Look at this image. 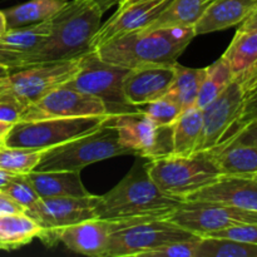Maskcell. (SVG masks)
<instances>
[{
    "instance_id": "cell-1",
    "label": "cell",
    "mask_w": 257,
    "mask_h": 257,
    "mask_svg": "<svg viewBox=\"0 0 257 257\" xmlns=\"http://www.w3.org/2000/svg\"><path fill=\"white\" fill-rule=\"evenodd\" d=\"M118 0H68L52 18L49 37L39 48L17 58L13 72L40 63L72 59L88 53L105 10Z\"/></svg>"
},
{
    "instance_id": "cell-2",
    "label": "cell",
    "mask_w": 257,
    "mask_h": 257,
    "mask_svg": "<svg viewBox=\"0 0 257 257\" xmlns=\"http://www.w3.org/2000/svg\"><path fill=\"white\" fill-rule=\"evenodd\" d=\"M195 37L193 28L190 27L138 30L92 50L104 62L125 69L172 65Z\"/></svg>"
},
{
    "instance_id": "cell-3",
    "label": "cell",
    "mask_w": 257,
    "mask_h": 257,
    "mask_svg": "<svg viewBox=\"0 0 257 257\" xmlns=\"http://www.w3.org/2000/svg\"><path fill=\"white\" fill-rule=\"evenodd\" d=\"M182 200L166 195L155 185L142 157L118 185L98 196L95 218L105 221L167 217Z\"/></svg>"
},
{
    "instance_id": "cell-4",
    "label": "cell",
    "mask_w": 257,
    "mask_h": 257,
    "mask_svg": "<svg viewBox=\"0 0 257 257\" xmlns=\"http://www.w3.org/2000/svg\"><path fill=\"white\" fill-rule=\"evenodd\" d=\"M112 118V117H110ZM110 118L97 131L47 148L34 171H82L95 162L123 155H135L120 143Z\"/></svg>"
},
{
    "instance_id": "cell-5",
    "label": "cell",
    "mask_w": 257,
    "mask_h": 257,
    "mask_svg": "<svg viewBox=\"0 0 257 257\" xmlns=\"http://www.w3.org/2000/svg\"><path fill=\"white\" fill-rule=\"evenodd\" d=\"M146 170L162 192L182 201L221 176L208 151H198L190 156L168 155L147 160Z\"/></svg>"
},
{
    "instance_id": "cell-6",
    "label": "cell",
    "mask_w": 257,
    "mask_h": 257,
    "mask_svg": "<svg viewBox=\"0 0 257 257\" xmlns=\"http://www.w3.org/2000/svg\"><path fill=\"white\" fill-rule=\"evenodd\" d=\"M109 226L107 257L145 256L163 245L197 236L166 217L109 221Z\"/></svg>"
},
{
    "instance_id": "cell-7",
    "label": "cell",
    "mask_w": 257,
    "mask_h": 257,
    "mask_svg": "<svg viewBox=\"0 0 257 257\" xmlns=\"http://www.w3.org/2000/svg\"><path fill=\"white\" fill-rule=\"evenodd\" d=\"M112 115L19 120L12 125L3 141V146L28 150H47L94 132Z\"/></svg>"
},
{
    "instance_id": "cell-8",
    "label": "cell",
    "mask_w": 257,
    "mask_h": 257,
    "mask_svg": "<svg viewBox=\"0 0 257 257\" xmlns=\"http://www.w3.org/2000/svg\"><path fill=\"white\" fill-rule=\"evenodd\" d=\"M128 69L104 62L94 50H89L82 58L77 74L65 85L83 93L100 98L110 114L136 110L128 104L123 93V79Z\"/></svg>"
},
{
    "instance_id": "cell-9",
    "label": "cell",
    "mask_w": 257,
    "mask_h": 257,
    "mask_svg": "<svg viewBox=\"0 0 257 257\" xmlns=\"http://www.w3.org/2000/svg\"><path fill=\"white\" fill-rule=\"evenodd\" d=\"M83 55L14 70L0 85V89L10 90L25 104H30L54 88L69 82L79 70Z\"/></svg>"
},
{
    "instance_id": "cell-10",
    "label": "cell",
    "mask_w": 257,
    "mask_h": 257,
    "mask_svg": "<svg viewBox=\"0 0 257 257\" xmlns=\"http://www.w3.org/2000/svg\"><path fill=\"white\" fill-rule=\"evenodd\" d=\"M166 218L197 236L257 223V211L211 202H181Z\"/></svg>"
},
{
    "instance_id": "cell-11",
    "label": "cell",
    "mask_w": 257,
    "mask_h": 257,
    "mask_svg": "<svg viewBox=\"0 0 257 257\" xmlns=\"http://www.w3.org/2000/svg\"><path fill=\"white\" fill-rule=\"evenodd\" d=\"M110 124L117 131L120 143L137 157L153 160L172 155V125L158 127L137 109L113 114Z\"/></svg>"
},
{
    "instance_id": "cell-12",
    "label": "cell",
    "mask_w": 257,
    "mask_h": 257,
    "mask_svg": "<svg viewBox=\"0 0 257 257\" xmlns=\"http://www.w3.org/2000/svg\"><path fill=\"white\" fill-rule=\"evenodd\" d=\"M110 114L100 98L63 84L25 107L20 120Z\"/></svg>"
},
{
    "instance_id": "cell-13",
    "label": "cell",
    "mask_w": 257,
    "mask_h": 257,
    "mask_svg": "<svg viewBox=\"0 0 257 257\" xmlns=\"http://www.w3.org/2000/svg\"><path fill=\"white\" fill-rule=\"evenodd\" d=\"M243 102L242 83L233 77L227 87L202 109L203 130L200 151H210L222 142L236 118Z\"/></svg>"
},
{
    "instance_id": "cell-14",
    "label": "cell",
    "mask_w": 257,
    "mask_h": 257,
    "mask_svg": "<svg viewBox=\"0 0 257 257\" xmlns=\"http://www.w3.org/2000/svg\"><path fill=\"white\" fill-rule=\"evenodd\" d=\"M97 201L98 196L94 195L84 197L40 198L37 205L25 211V213L42 227L43 235L55 228L95 218Z\"/></svg>"
},
{
    "instance_id": "cell-15",
    "label": "cell",
    "mask_w": 257,
    "mask_h": 257,
    "mask_svg": "<svg viewBox=\"0 0 257 257\" xmlns=\"http://www.w3.org/2000/svg\"><path fill=\"white\" fill-rule=\"evenodd\" d=\"M109 221L92 218L65 227L55 228L40 236V240L53 246L60 242L70 251L92 257H107L109 242Z\"/></svg>"
},
{
    "instance_id": "cell-16",
    "label": "cell",
    "mask_w": 257,
    "mask_h": 257,
    "mask_svg": "<svg viewBox=\"0 0 257 257\" xmlns=\"http://www.w3.org/2000/svg\"><path fill=\"white\" fill-rule=\"evenodd\" d=\"M186 202H211L257 211V180L251 176L221 175L185 198Z\"/></svg>"
},
{
    "instance_id": "cell-17",
    "label": "cell",
    "mask_w": 257,
    "mask_h": 257,
    "mask_svg": "<svg viewBox=\"0 0 257 257\" xmlns=\"http://www.w3.org/2000/svg\"><path fill=\"white\" fill-rule=\"evenodd\" d=\"M168 3L170 0H151L127 7H118L117 12L104 24L100 25L95 33L90 43V49H95L109 40L142 30L165 9Z\"/></svg>"
},
{
    "instance_id": "cell-18",
    "label": "cell",
    "mask_w": 257,
    "mask_h": 257,
    "mask_svg": "<svg viewBox=\"0 0 257 257\" xmlns=\"http://www.w3.org/2000/svg\"><path fill=\"white\" fill-rule=\"evenodd\" d=\"M173 78V64L128 69L123 79V93L125 100L128 104L138 107L160 99L168 93Z\"/></svg>"
},
{
    "instance_id": "cell-19",
    "label": "cell",
    "mask_w": 257,
    "mask_h": 257,
    "mask_svg": "<svg viewBox=\"0 0 257 257\" xmlns=\"http://www.w3.org/2000/svg\"><path fill=\"white\" fill-rule=\"evenodd\" d=\"M257 9V0H212L193 27L195 35L240 25Z\"/></svg>"
},
{
    "instance_id": "cell-20",
    "label": "cell",
    "mask_w": 257,
    "mask_h": 257,
    "mask_svg": "<svg viewBox=\"0 0 257 257\" xmlns=\"http://www.w3.org/2000/svg\"><path fill=\"white\" fill-rule=\"evenodd\" d=\"M53 19L27 27L8 29L0 35V64L13 70L18 57L33 52L45 42L52 32Z\"/></svg>"
},
{
    "instance_id": "cell-21",
    "label": "cell",
    "mask_w": 257,
    "mask_h": 257,
    "mask_svg": "<svg viewBox=\"0 0 257 257\" xmlns=\"http://www.w3.org/2000/svg\"><path fill=\"white\" fill-rule=\"evenodd\" d=\"M25 176L40 198L90 195L83 185L79 171H32Z\"/></svg>"
},
{
    "instance_id": "cell-22",
    "label": "cell",
    "mask_w": 257,
    "mask_h": 257,
    "mask_svg": "<svg viewBox=\"0 0 257 257\" xmlns=\"http://www.w3.org/2000/svg\"><path fill=\"white\" fill-rule=\"evenodd\" d=\"M208 152L212 156L221 175H257V146L232 143L220 146Z\"/></svg>"
},
{
    "instance_id": "cell-23",
    "label": "cell",
    "mask_w": 257,
    "mask_h": 257,
    "mask_svg": "<svg viewBox=\"0 0 257 257\" xmlns=\"http://www.w3.org/2000/svg\"><path fill=\"white\" fill-rule=\"evenodd\" d=\"M202 130V109L193 105L183 110L172 125V155L190 156L198 152Z\"/></svg>"
},
{
    "instance_id": "cell-24",
    "label": "cell",
    "mask_w": 257,
    "mask_h": 257,
    "mask_svg": "<svg viewBox=\"0 0 257 257\" xmlns=\"http://www.w3.org/2000/svg\"><path fill=\"white\" fill-rule=\"evenodd\" d=\"M210 3L211 0H170L165 9L142 30L176 27L193 28Z\"/></svg>"
},
{
    "instance_id": "cell-25",
    "label": "cell",
    "mask_w": 257,
    "mask_h": 257,
    "mask_svg": "<svg viewBox=\"0 0 257 257\" xmlns=\"http://www.w3.org/2000/svg\"><path fill=\"white\" fill-rule=\"evenodd\" d=\"M42 232V227L25 212L0 215V250H18Z\"/></svg>"
},
{
    "instance_id": "cell-26",
    "label": "cell",
    "mask_w": 257,
    "mask_h": 257,
    "mask_svg": "<svg viewBox=\"0 0 257 257\" xmlns=\"http://www.w3.org/2000/svg\"><path fill=\"white\" fill-rule=\"evenodd\" d=\"M68 0H29L23 4L3 10L7 30L45 22L54 17Z\"/></svg>"
},
{
    "instance_id": "cell-27",
    "label": "cell",
    "mask_w": 257,
    "mask_h": 257,
    "mask_svg": "<svg viewBox=\"0 0 257 257\" xmlns=\"http://www.w3.org/2000/svg\"><path fill=\"white\" fill-rule=\"evenodd\" d=\"M222 58L233 77L247 72L257 64V30L237 29Z\"/></svg>"
},
{
    "instance_id": "cell-28",
    "label": "cell",
    "mask_w": 257,
    "mask_h": 257,
    "mask_svg": "<svg viewBox=\"0 0 257 257\" xmlns=\"http://www.w3.org/2000/svg\"><path fill=\"white\" fill-rule=\"evenodd\" d=\"M173 68L175 78L167 94H170L185 110L196 105V99L205 78L206 68H188L178 63H175Z\"/></svg>"
},
{
    "instance_id": "cell-29",
    "label": "cell",
    "mask_w": 257,
    "mask_h": 257,
    "mask_svg": "<svg viewBox=\"0 0 257 257\" xmlns=\"http://www.w3.org/2000/svg\"><path fill=\"white\" fill-rule=\"evenodd\" d=\"M232 79V72L222 57L210 67H206L205 78H203L197 99H196V105L203 109L227 87V84Z\"/></svg>"
},
{
    "instance_id": "cell-30",
    "label": "cell",
    "mask_w": 257,
    "mask_h": 257,
    "mask_svg": "<svg viewBox=\"0 0 257 257\" xmlns=\"http://www.w3.org/2000/svg\"><path fill=\"white\" fill-rule=\"evenodd\" d=\"M238 79L242 83L243 88V102L242 107H241L238 117L236 118L235 123L232 127L228 130L226 136L223 137L222 142L227 141L232 135H235L238 130L243 127V125L248 124L251 122L257 120V64L253 65L251 69L247 72L242 73L240 75H236ZM220 143V145H221ZM218 145V146H220Z\"/></svg>"
},
{
    "instance_id": "cell-31",
    "label": "cell",
    "mask_w": 257,
    "mask_h": 257,
    "mask_svg": "<svg viewBox=\"0 0 257 257\" xmlns=\"http://www.w3.org/2000/svg\"><path fill=\"white\" fill-rule=\"evenodd\" d=\"M197 257H257V245L225 237L202 236Z\"/></svg>"
},
{
    "instance_id": "cell-32",
    "label": "cell",
    "mask_w": 257,
    "mask_h": 257,
    "mask_svg": "<svg viewBox=\"0 0 257 257\" xmlns=\"http://www.w3.org/2000/svg\"><path fill=\"white\" fill-rule=\"evenodd\" d=\"M43 151L0 146V170L14 175H28L37 168Z\"/></svg>"
},
{
    "instance_id": "cell-33",
    "label": "cell",
    "mask_w": 257,
    "mask_h": 257,
    "mask_svg": "<svg viewBox=\"0 0 257 257\" xmlns=\"http://www.w3.org/2000/svg\"><path fill=\"white\" fill-rule=\"evenodd\" d=\"M136 109L150 118L158 127L173 125V123L183 112L182 107L170 94L163 95L160 99L146 103L143 105H138L136 107Z\"/></svg>"
},
{
    "instance_id": "cell-34",
    "label": "cell",
    "mask_w": 257,
    "mask_h": 257,
    "mask_svg": "<svg viewBox=\"0 0 257 257\" xmlns=\"http://www.w3.org/2000/svg\"><path fill=\"white\" fill-rule=\"evenodd\" d=\"M3 191L22 207H24L25 211L37 205L38 201L40 200L39 195L35 192L25 175H15Z\"/></svg>"
},
{
    "instance_id": "cell-35",
    "label": "cell",
    "mask_w": 257,
    "mask_h": 257,
    "mask_svg": "<svg viewBox=\"0 0 257 257\" xmlns=\"http://www.w3.org/2000/svg\"><path fill=\"white\" fill-rule=\"evenodd\" d=\"M201 242V236L190 238V240L175 241L167 243L156 250L146 253L147 257H197L198 246Z\"/></svg>"
},
{
    "instance_id": "cell-36",
    "label": "cell",
    "mask_w": 257,
    "mask_h": 257,
    "mask_svg": "<svg viewBox=\"0 0 257 257\" xmlns=\"http://www.w3.org/2000/svg\"><path fill=\"white\" fill-rule=\"evenodd\" d=\"M25 104L14 93L7 89H0V120L8 123H17L22 119Z\"/></svg>"
},
{
    "instance_id": "cell-37",
    "label": "cell",
    "mask_w": 257,
    "mask_h": 257,
    "mask_svg": "<svg viewBox=\"0 0 257 257\" xmlns=\"http://www.w3.org/2000/svg\"><path fill=\"white\" fill-rule=\"evenodd\" d=\"M206 236L231 238V240H237L242 241V242L257 245V223H246V225L235 226V227L225 228V230L211 232ZM201 237H202V236H201Z\"/></svg>"
},
{
    "instance_id": "cell-38",
    "label": "cell",
    "mask_w": 257,
    "mask_h": 257,
    "mask_svg": "<svg viewBox=\"0 0 257 257\" xmlns=\"http://www.w3.org/2000/svg\"><path fill=\"white\" fill-rule=\"evenodd\" d=\"M232 143L257 146V120L243 125L241 130H238L235 135L231 136L227 141L221 143L220 146L232 145ZM220 146H217V147H220Z\"/></svg>"
},
{
    "instance_id": "cell-39",
    "label": "cell",
    "mask_w": 257,
    "mask_h": 257,
    "mask_svg": "<svg viewBox=\"0 0 257 257\" xmlns=\"http://www.w3.org/2000/svg\"><path fill=\"white\" fill-rule=\"evenodd\" d=\"M25 208L22 207L18 202H15L8 193L0 190V215H8V213H23Z\"/></svg>"
},
{
    "instance_id": "cell-40",
    "label": "cell",
    "mask_w": 257,
    "mask_h": 257,
    "mask_svg": "<svg viewBox=\"0 0 257 257\" xmlns=\"http://www.w3.org/2000/svg\"><path fill=\"white\" fill-rule=\"evenodd\" d=\"M241 30H257V9L243 23H241Z\"/></svg>"
},
{
    "instance_id": "cell-41",
    "label": "cell",
    "mask_w": 257,
    "mask_h": 257,
    "mask_svg": "<svg viewBox=\"0 0 257 257\" xmlns=\"http://www.w3.org/2000/svg\"><path fill=\"white\" fill-rule=\"evenodd\" d=\"M14 173L7 172L4 170H0V190H4L5 186L9 183V181L14 177Z\"/></svg>"
},
{
    "instance_id": "cell-42",
    "label": "cell",
    "mask_w": 257,
    "mask_h": 257,
    "mask_svg": "<svg viewBox=\"0 0 257 257\" xmlns=\"http://www.w3.org/2000/svg\"><path fill=\"white\" fill-rule=\"evenodd\" d=\"M13 123H8V122H3L0 120V146H3V141H4L5 136L8 135V132L12 128Z\"/></svg>"
},
{
    "instance_id": "cell-43",
    "label": "cell",
    "mask_w": 257,
    "mask_h": 257,
    "mask_svg": "<svg viewBox=\"0 0 257 257\" xmlns=\"http://www.w3.org/2000/svg\"><path fill=\"white\" fill-rule=\"evenodd\" d=\"M12 72L13 70L10 69L9 67H7V65H4V64H0V85H2L3 83L8 79V77H9L10 73Z\"/></svg>"
},
{
    "instance_id": "cell-44",
    "label": "cell",
    "mask_w": 257,
    "mask_h": 257,
    "mask_svg": "<svg viewBox=\"0 0 257 257\" xmlns=\"http://www.w3.org/2000/svg\"><path fill=\"white\" fill-rule=\"evenodd\" d=\"M5 32H7V20H5V15L3 10H0V35Z\"/></svg>"
},
{
    "instance_id": "cell-45",
    "label": "cell",
    "mask_w": 257,
    "mask_h": 257,
    "mask_svg": "<svg viewBox=\"0 0 257 257\" xmlns=\"http://www.w3.org/2000/svg\"><path fill=\"white\" fill-rule=\"evenodd\" d=\"M142 2H151V0H120L117 5L120 8V7H127V5L136 4V3H142Z\"/></svg>"
},
{
    "instance_id": "cell-46",
    "label": "cell",
    "mask_w": 257,
    "mask_h": 257,
    "mask_svg": "<svg viewBox=\"0 0 257 257\" xmlns=\"http://www.w3.org/2000/svg\"><path fill=\"white\" fill-rule=\"evenodd\" d=\"M251 177H253V178H256V180H257V175H255V176H251Z\"/></svg>"
},
{
    "instance_id": "cell-47",
    "label": "cell",
    "mask_w": 257,
    "mask_h": 257,
    "mask_svg": "<svg viewBox=\"0 0 257 257\" xmlns=\"http://www.w3.org/2000/svg\"><path fill=\"white\" fill-rule=\"evenodd\" d=\"M120 2V0H118V3H119Z\"/></svg>"
},
{
    "instance_id": "cell-48",
    "label": "cell",
    "mask_w": 257,
    "mask_h": 257,
    "mask_svg": "<svg viewBox=\"0 0 257 257\" xmlns=\"http://www.w3.org/2000/svg\"><path fill=\"white\" fill-rule=\"evenodd\" d=\"M211 2H212V0H211Z\"/></svg>"
},
{
    "instance_id": "cell-49",
    "label": "cell",
    "mask_w": 257,
    "mask_h": 257,
    "mask_svg": "<svg viewBox=\"0 0 257 257\" xmlns=\"http://www.w3.org/2000/svg\"><path fill=\"white\" fill-rule=\"evenodd\" d=\"M253 176H255V175H253Z\"/></svg>"
}]
</instances>
